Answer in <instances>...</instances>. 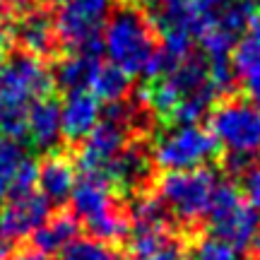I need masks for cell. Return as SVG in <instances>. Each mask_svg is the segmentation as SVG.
Here are the masks:
<instances>
[{"mask_svg":"<svg viewBox=\"0 0 260 260\" xmlns=\"http://www.w3.org/2000/svg\"><path fill=\"white\" fill-rule=\"evenodd\" d=\"M102 51L109 63L121 68L128 77L142 75L157 80L171 68L154 41L152 22L135 8L116 10L106 19L102 27Z\"/></svg>","mask_w":260,"mask_h":260,"instance_id":"1","label":"cell"},{"mask_svg":"<svg viewBox=\"0 0 260 260\" xmlns=\"http://www.w3.org/2000/svg\"><path fill=\"white\" fill-rule=\"evenodd\" d=\"M51 89L53 75L41 58L31 53L5 58L0 63V138H24L29 106Z\"/></svg>","mask_w":260,"mask_h":260,"instance_id":"2","label":"cell"},{"mask_svg":"<svg viewBox=\"0 0 260 260\" xmlns=\"http://www.w3.org/2000/svg\"><path fill=\"white\" fill-rule=\"evenodd\" d=\"M70 203H73V214L77 217V222L87 226L92 239L113 243L128 236L130 219L118 207L113 186L106 178L82 174V178L73 188Z\"/></svg>","mask_w":260,"mask_h":260,"instance_id":"3","label":"cell"},{"mask_svg":"<svg viewBox=\"0 0 260 260\" xmlns=\"http://www.w3.org/2000/svg\"><path fill=\"white\" fill-rule=\"evenodd\" d=\"M210 133L234 167H243L251 157L260 154V109L246 99L219 104L210 116Z\"/></svg>","mask_w":260,"mask_h":260,"instance_id":"4","label":"cell"},{"mask_svg":"<svg viewBox=\"0 0 260 260\" xmlns=\"http://www.w3.org/2000/svg\"><path fill=\"white\" fill-rule=\"evenodd\" d=\"M219 186L212 169H186L167 171L157 183V198L181 222H198L210 212L214 190Z\"/></svg>","mask_w":260,"mask_h":260,"instance_id":"5","label":"cell"},{"mask_svg":"<svg viewBox=\"0 0 260 260\" xmlns=\"http://www.w3.org/2000/svg\"><path fill=\"white\" fill-rule=\"evenodd\" d=\"M212 236L232 243L234 248H253L260 236V214L234 183H219L210 205Z\"/></svg>","mask_w":260,"mask_h":260,"instance_id":"6","label":"cell"},{"mask_svg":"<svg viewBox=\"0 0 260 260\" xmlns=\"http://www.w3.org/2000/svg\"><path fill=\"white\" fill-rule=\"evenodd\" d=\"M214 152L217 142L210 130L200 128L198 123H176L157 138L152 159L164 171H186L207 164Z\"/></svg>","mask_w":260,"mask_h":260,"instance_id":"7","label":"cell"},{"mask_svg":"<svg viewBox=\"0 0 260 260\" xmlns=\"http://www.w3.org/2000/svg\"><path fill=\"white\" fill-rule=\"evenodd\" d=\"M125 121H130V109L123 102L111 104V111L106 121H99V125L82 140V147L77 154L80 171L87 176L106 178L111 164L118 159L123 149L128 147V128Z\"/></svg>","mask_w":260,"mask_h":260,"instance_id":"8","label":"cell"},{"mask_svg":"<svg viewBox=\"0 0 260 260\" xmlns=\"http://www.w3.org/2000/svg\"><path fill=\"white\" fill-rule=\"evenodd\" d=\"M48 217L51 203L39 190L10 195V200L0 210V234L8 241H19L24 236H31Z\"/></svg>","mask_w":260,"mask_h":260,"instance_id":"9","label":"cell"},{"mask_svg":"<svg viewBox=\"0 0 260 260\" xmlns=\"http://www.w3.org/2000/svg\"><path fill=\"white\" fill-rule=\"evenodd\" d=\"M10 37L24 48V53H31V56H37V58L48 56L58 44L53 15L44 8L24 10V12L12 22Z\"/></svg>","mask_w":260,"mask_h":260,"instance_id":"10","label":"cell"},{"mask_svg":"<svg viewBox=\"0 0 260 260\" xmlns=\"http://www.w3.org/2000/svg\"><path fill=\"white\" fill-rule=\"evenodd\" d=\"M102 121V102L87 89L68 92L60 104V133L70 142H80Z\"/></svg>","mask_w":260,"mask_h":260,"instance_id":"11","label":"cell"},{"mask_svg":"<svg viewBox=\"0 0 260 260\" xmlns=\"http://www.w3.org/2000/svg\"><path fill=\"white\" fill-rule=\"evenodd\" d=\"M24 138L41 152H51L60 142V138H63V133H60V104L51 94L37 99L29 106Z\"/></svg>","mask_w":260,"mask_h":260,"instance_id":"12","label":"cell"},{"mask_svg":"<svg viewBox=\"0 0 260 260\" xmlns=\"http://www.w3.org/2000/svg\"><path fill=\"white\" fill-rule=\"evenodd\" d=\"M75 183H77L75 167L70 164V159L63 157V154H48L37 171L39 193L44 195L48 203H65V200H70Z\"/></svg>","mask_w":260,"mask_h":260,"instance_id":"13","label":"cell"},{"mask_svg":"<svg viewBox=\"0 0 260 260\" xmlns=\"http://www.w3.org/2000/svg\"><path fill=\"white\" fill-rule=\"evenodd\" d=\"M232 70L251 102L260 109V39L246 37L232 48Z\"/></svg>","mask_w":260,"mask_h":260,"instance_id":"14","label":"cell"},{"mask_svg":"<svg viewBox=\"0 0 260 260\" xmlns=\"http://www.w3.org/2000/svg\"><path fill=\"white\" fill-rule=\"evenodd\" d=\"M99 63L102 60H99L96 51H73L70 56L58 63L53 82L63 87L65 92H77V89L89 92V84H92Z\"/></svg>","mask_w":260,"mask_h":260,"instance_id":"15","label":"cell"},{"mask_svg":"<svg viewBox=\"0 0 260 260\" xmlns=\"http://www.w3.org/2000/svg\"><path fill=\"white\" fill-rule=\"evenodd\" d=\"M77 232H80L77 217L73 212H58L53 217H48L46 222L31 234V241H34L37 251L53 255V253L63 251L68 243H73L77 239Z\"/></svg>","mask_w":260,"mask_h":260,"instance_id":"16","label":"cell"},{"mask_svg":"<svg viewBox=\"0 0 260 260\" xmlns=\"http://www.w3.org/2000/svg\"><path fill=\"white\" fill-rule=\"evenodd\" d=\"M147 176H149L147 154L140 147H135V145H128V147L118 154V159L111 164L109 174H106V181H109L113 188H118V190H133V188H138L140 183H145Z\"/></svg>","mask_w":260,"mask_h":260,"instance_id":"17","label":"cell"},{"mask_svg":"<svg viewBox=\"0 0 260 260\" xmlns=\"http://www.w3.org/2000/svg\"><path fill=\"white\" fill-rule=\"evenodd\" d=\"M133 260H186L183 246L164 232H135L133 236Z\"/></svg>","mask_w":260,"mask_h":260,"instance_id":"18","label":"cell"},{"mask_svg":"<svg viewBox=\"0 0 260 260\" xmlns=\"http://www.w3.org/2000/svg\"><path fill=\"white\" fill-rule=\"evenodd\" d=\"M128 89H130V77L123 73L121 68H116L111 63H99L92 84H89V92L99 102L118 104L125 99Z\"/></svg>","mask_w":260,"mask_h":260,"instance_id":"19","label":"cell"},{"mask_svg":"<svg viewBox=\"0 0 260 260\" xmlns=\"http://www.w3.org/2000/svg\"><path fill=\"white\" fill-rule=\"evenodd\" d=\"M130 226L135 232H164L169 222L167 207L154 195H142L130 207Z\"/></svg>","mask_w":260,"mask_h":260,"instance_id":"20","label":"cell"},{"mask_svg":"<svg viewBox=\"0 0 260 260\" xmlns=\"http://www.w3.org/2000/svg\"><path fill=\"white\" fill-rule=\"evenodd\" d=\"M229 5H232V0H186L188 19H190L195 39L200 37L203 29L214 24V22L219 19V15H222Z\"/></svg>","mask_w":260,"mask_h":260,"instance_id":"21","label":"cell"},{"mask_svg":"<svg viewBox=\"0 0 260 260\" xmlns=\"http://www.w3.org/2000/svg\"><path fill=\"white\" fill-rule=\"evenodd\" d=\"M60 260H118V255L109 248V243L96 239H75L60 251Z\"/></svg>","mask_w":260,"mask_h":260,"instance_id":"22","label":"cell"},{"mask_svg":"<svg viewBox=\"0 0 260 260\" xmlns=\"http://www.w3.org/2000/svg\"><path fill=\"white\" fill-rule=\"evenodd\" d=\"M193 260H243L239 248H234L232 243L222 241L217 236H205L193 246L190 253Z\"/></svg>","mask_w":260,"mask_h":260,"instance_id":"23","label":"cell"},{"mask_svg":"<svg viewBox=\"0 0 260 260\" xmlns=\"http://www.w3.org/2000/svg\"><path fill=\"white\" fill-rule=\"evenodd\" d=\"M207 65H210V84H212V89L217 92V96L232 92L236 75L232 70L229 58H212V60H207Z\"/></svg>","mask_w":260,"mask_h":260,"instance_id":"24","label":"cell"},{"mask_svg":"<svg viewBox=\"0 0 260 260\" xmlns=\"http://www.w3.org/2000/svg\"><path fill=\"white\" fill-rule=\"evenodd\" d=\"M243 198L260 212V164L243 174Z\"/></svg>","mask_w":260,"mask_h":260,"instance_id":"25","label":"cell"},{"mask_svg":"<svg viewBox=\"0 0 260 260\" xmlns=\"http://www.w3.org/2000/svg\"><path fill=\"white\" fill-rule=\"evenodd\" d=\"M75 3L82 5L84 10H89V12H94V15H99V17H106L113 5V0H75Z\"/></svg>","mask_w":260,"mask_h":260,"instance_id":"26","label":"cell"},{"mask_svg":"<svg viewBox=\"0 0 260 260\" xmlns=\"http://www.w3.org/2000/svg\"><path fill=\"white\" fill-rule=\"evenodd\" d=\"M10 258L12 260H48V255L46 253H41V251H37V248H22V251L12 253Z\"/></svg>","mask_w":260,"mask_h":260,"instance_id":"27","label":"cell"},{"mask_svg":"<svg viewBox=\"0 0 260 260\" xmlns=\"http://www.w3.org/2000/svg\"><path fill=\"white\" fill-rule=\"evenodd\" d=\"M10 29L0 22V63L5 60V56H8V48H10Z\"/></svg>","mask_w":260,"mask_h":260,"instance_id":"28","label":"cell"},{"mask_svg":"<svg viewBox=\"0 0 260 260\" xmlns=\"http://www.w3.org/2000/svg\"><path fill=\"white\" fill-rule=\"evenodd\" d=\"M248 37H255V39H260V10H255L251 15V19H248Z\"/></svg>","mask_w":260,"mask_h":260,"instance_id":"29","label":"cell"},{"mask_svg":"<svg viewBox=\"0 0 260 260\" xmlns=\"http://www.w3.org/2000/svg\"><path fill=\"white\" fill-rule=\"evenodd\" d=\"M10 255H12V241L0 234V260H10Z\"/></svg>","mask_w":260,"mask_h":260,"instance_id":"30","label":"cell"},{"mask_svg":"<svg viewBox=\"0 0 260 260\" xmlns=\"http://www.w3.org/2000/svg\"><path fill=\"white\" fill-rule=\"evenodd\" d=\"M8 195H10V181L3 176V171H0V203H3Z\"/></svg>","mask_w":260,"mask_h":260,"instance_id":"31","label":"cell"},{"mask_svg":"<svg viewBox=\"0 0 260 260\" xmlns=\"http://www.w3.org/2000/svg\"><path fill=\"white\" fill-rule=\"evenodd\" d=\"M255 260H260V255H258V258H255Z\"/></svg>","mask_w":260,"mask_h":260,"instance_id":"32","label":"cell"}]
</instances>
